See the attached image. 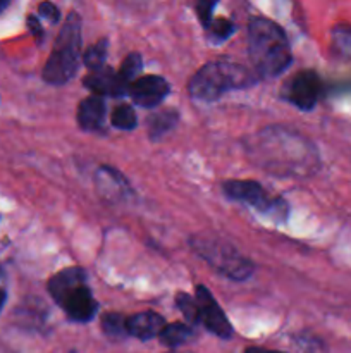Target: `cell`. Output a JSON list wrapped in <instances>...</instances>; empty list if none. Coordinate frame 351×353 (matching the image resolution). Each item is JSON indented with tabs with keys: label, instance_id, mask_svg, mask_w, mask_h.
Listing matches in <instances>:
<instances>
[{
	"label": "cell",
	"instance_id": "obj_22",
	"mask_svg": "<svg viewBox=\"0 0 351 353\" xmlns=\"http://www.w3.org/2000/svg\"><path fill=\"white\" fill-rule=\"evenodd\" d=\"M206 30L210 31V37H212L213 40L222 41V40H226V38H229L231 34L234 33V30H236V28H234V24L231 23V21L219 17V19H213Z\"/></svg>",
	"mask_w": 351,
	"mask_h": 353
},
{
	"label": "cell",
	"instance_id": "obj_4",
	"mask_svg": "<svg viewBox=\"0 0 351 353\" xmlns=\"http://www.w3.org/2000/svg\"><path fill=\"white\" fill-rule=\"evenodd\" d=\"M81 54V17L71 12L55 38L54 50L43 68V79L50 85H65L74 78Z\"/></svg>",
	"mask_w": 351,
	"mask_h": 353
},
{
	"label": "cell",
	"instance_id": "obj_3",
	"mask_svg": "<svg viewBox=\"0 0 351 353\" xmlns=\"http://www.w3.org/2000/svg\"><path fill=\"white\" fill-rule=\"evenodd\" d=\"M257 76L236 62L213 61L202 65L188 83L193 99L212 102L231 90H241L255 85Z\"/></svg>",
	"mask_w": 351,
	"mask_h": 353
},
{
	"label": "cell",
	"instance_id": "obj_28",
	"mask_svg": "<svg viewBox=\"0 0 351 353\" xmlns=\"http://www.w3.org/2000/svg\"><path fill=\"white\" fill-rule=\"evenodd\" d=\"M6 299H7V295H6V292H2V290H0V310H2V307H3V303H6Z\"/></svg>",
	"mask_w": 351,
	"mask_h": 353
},
{
	"label": "cell",
	"instance_id": "obj_12",
	"mask_svg": "<svg viewBox=\"0 0 351 353\" xmlns=\"http://www.w3.org/2000/svg\"><path fill=\"white\" fill-rule=\"evenodd\" d=\"M83 285H86L85 271L81 268H67L48 281V293L58 305H62V302Z\"/></svg>",
	"mask_w": 351,
	"mask_h": 353
},
{
	"label": "cell",
	"instance_id": "obj_7",
	"mask_svg": "<svg viewBox=\"0 0 351 353\" xmlns=\"http://www.w3.org/2000/svg\"><path fill=\"white\" fill-rule=\"evenodd\" d=\"M320 93H322V81L313 71L298 72L286 83L282 90L284 99L301 110H312L319 102Z\"/></svg>",
	"mask_w": 351,
	"mask_h": 353
},
{
	"label": "cell",
	"instance_id": "obj_27",
	"mask_svg": "<svg viewBox=\"0 0 351 353\" xmlns=\"http://www.w3.org/2000/svg\"><path fill=\"white\" fill-rule=\"evenodd\" d=\"M9 3H10V0H0V12H3V10L7 9V7H9Z\"/></svg>",
	"mask_w": 351,
	"mask_h": 353
},
{
	"label": "cell",
	"instance_id": "obj_18",
	"mask_svg": "<svg viewBox=\"0 0 351 353\" xmlns=\"http://www.w3.org/2000/svg\"><path fill=\"white\" fill-rule=\"evenodd\" d=\"M110 121H112V126H116L117 130H134L136 128V112H134V109L131 105L123 103V105H117L114 109Z\"/></svg>",
	"mask_w": 351,
	"mask_h": 353
},
{
	"label": "cell",
	"instance_id": "obj_10",
	"mask_svg": "<svg viewBox=\"0 0 351 353\" xmlns=\"http://www.w3.org/2000/svg\"><path fill=\"white\" fill-rule=\"evenodd\" d=\"M85 86L96 97H123L129 90V85L120 78L119 72L105 65L89 72L85 78Z\"/></svg>",
	"mask_w": 351,
	"mask_h": 353
},
{
	"label": "cell",
	"instance_id": "obj_14",
	"mask_svg": "<svg viewBox=\"0 0 351 353\" xmlns=\"http://www.w3.org/2000/svg\"><path fill=\"white\" fill-rule=\"evenodd\" d=\"M105 121V102L102 97L92 95L78 105V124L85 131H100Z\"/></svg>",
	"mask_w": 351,
	"mask_h": 353
},
{
	"label": "cell",
	"instance_id": "obj_16",
	"mask_svg": "<svg viewBox=\"0 0 351 353\" xmlns=\"http://www.w3.org/2000/svg\"><path fill=\"white\" fill-rule=\"evenodd\" d=\"M191 336H193L191 327L186 326V324L182 323L165 324L164 330H162L160 334H158L162 343L167 345V347H179V345L186 343Z\"/></svg>",
	"mask_w": 351,
	"mask_h": 353
},
{
	"label": "cell",
	"instance_id": "obj_21",
	"mask_svg": "<svg viewBox=\"0 0 351 353\" xmlns=\"http://www.w3.org/2000/svg\"><path fill=\"white\" fill-rule=\"evenodd\" d=\"M176 305H178V309L181 310L182 316H184L189 323H200V309L196 299L193 300L188 293H178V295H176Z\"/></svg>",
	"mask_w": 351,
	"mask_h": 353
},
{
	"label": "cell",
	"instance_id": "obj_25",
	"mask_svg": "<svg viewBox=\"0 0 351 353\" xmlns=\"http://www.w3.org/2000/svg\"><path fill=\"white\" fill-rule=\"evenodd\" d=\"M28 26H30V31L34 34L36 40H41V38H43V28H41L40 21H38L36 17L34 16L28 17Z\"/></svg>",
	"mask_w": 351,
	"mask_h": 353
},
{
	"label": "cell",
	"instance_id": "obj_30",
	"mask_svg": "<svg viewBox=\"0 0 351 353\" xmlns=\"http://www.w3.org/2000/svg\"><path fill=\"white\" fill-rule=\"evenodd\" d=\"M169 353H179V352H169Z\"/></svg>",
	"mask_w": 351,
	"mask_h": 353
},
{
	"label": "cell",
	"instance_id": "obj_5",
	"mask_svg": "<svg viewBox=\"0 0 351 353\" xmlns=\"http://www.w3.org/2000/svg\"><path fill=\"white\" fill-rule=\"evenodd\" d=\"M189 245L206 264L234 281H244L253 274V262L220 238L191 236Z\"/></svg>",
	"mask_w": 351,
	"mask_h": 353
},
{
	"label": "cell",
	"instance_id": "obj_29",
	"mask_svg": "<svg viewBox=\"0 0 351 353\" xmlns=\"http://www.w3.org/2000/svg\"><path fill=\"white\" fill-rule=\"evenodd\" d=\"M2 274H3V271H2V268H0V278H2Z\"/></svg>",
	"mask_w": 351,
	"mask_h": 353
},
{
	"label": "cell",
	"instance_id": "obj_11",
	"mask_svg": "<svg viewBox=\"0 0 351 353\" xmlns=\"http://www.w3.org/2000/svg\"><path fill=\"white\" fill-rule=\"evenodd\" d=\"M61 307L64 309V312L67 314L69 319L76 321V323H88L96 312V302L86 285L76 288L74 292L62 302Z\"/></svg>",
	"mask_w": 351,
	"mask_h": 353
},
{
	"label": "cell",
	"instance_id": "obj_13",
	"mask_svg": "<svg viewBox=\"0 0 351 353\" xmlns=\"http://www.w3.org/2000/svg\"><path fill=\"white\" fill-rule=\"evenodd\" d=\"M127 334L138 338V340H151V338L158 336L160 331L164 330L165 321L164 317L158 316L157 312H140L126 319Z\"/></svg>",
	"mask_w": 351,
	"mask_h": 353
},
{
	"label": "cell",
	"instance_id": "obj_19",
	"mask_svg": "<svg viewBox=\"0 0 351 353\" xmlns=\"http://www.w3.org/2000/svg\"><path fill=\"white\" fill-rule=\"evenodd\" d=\"M102 327L103 331H105V334H109L110 338L127 336L126 317H123L120 314H116V312L105 314V316L102 317Z\"/></svg>",
	"mask_w": 351,
	"mask_h": 353
},
{
	"label": "cell",
	"instance_id": "obj_1",
	"mask_svg": "<svg viewBox=\"0 0 351 353\" xmlns=\"http://www.w3.org/2000/svg\"><path fill=\"white\" fill-rule=\"evenodd\" d=\"M255 165L275 176H312L319 168L315 147L291 128L268 126L246 141Z\"/></svg>",
	"mask_w": 351,
	"mask_h": 353
},
{
	"label": "cell",
	"instance_id": "obj_9",
	"mask_svg": "<svg viewBox=\"0 0 351 353\" xmlns=\"http://www.w3.org/2000/svg\"><path fill=\"white\" fill-rule=\"evenodd\" d=\"M169 83L160 76H143L129 85V95L136 105L151 109L162 103V100L169 95Z\"/></svg>",
	"mask_w": 351,
	"mask_h": 353
},
{
	"label": "cell",
	"instance_id": "obj_2",
	"mask_svg": "<svg viewBox=\"0 0 351 353\" xmlns=\"http://www.w3.org/2000/svg\"><path fill=\"white\" fill-rule=\"evenodd\" d=\"M248 52L251 64L262 78H275L289 68L291 47L279 24L265 17H253L248 26Z\"/></svg>",
	"mask_w": 351,
	"mask_h": 353
},
{
	"label": "cell",
	"instance_id": "obj_24",
	"mask_svg": "<svg viewBox=\"0 0 351 353\" xmlns=\"http://www.w3.org/2000/svg\"><path fill=\"white\" fill-rule=\"evenodd\" d=\"M38 14L50 21V23H58V19H61V10L52 2H41L38 6Z\"/></svg>",
	"mask_w": 351,
	"mask_h": 353
},
{
	"label": "cell",
	"instance_id": "obj_17",
	"mask_svg": "<svg viewBox=\"0 0 351 353\" xmlns=\"http://www.w3.org/2000/svg\"><path fill=\"white\" fill-rule=\"evenodd\" d=\"M107 48H109V41H107V38H102V40L96 41L95 45H92V47L85 52L83 62H85V65L89 71H96V69H102L103 65H105Z\"/></svg>",
	"mask_w": 351,
	"mask_h": 353
},
{
	"label": "cell",
	"instance_id": "obj_8",
	"mask_svg": "<svg viewBox=\"0 0 351 353\" xmlns=\"http://www.w3.org/2000/svg\"><path fill=\"white\" fill-rule=\"evenodd\" d=\"M196 302L200 309V323L215 336L229 340L233 336V326L206 286H196Z\"/></svg>",
	"mask_w": 351,
	"mask_h": 353
},
{
	"label": "cell",
	"instance_id": "obj_15",
	"mask_svg": "<svg viewBox=\"0 0 351 353\" xmlns=\"http://www.w3.org/2000/svg\"><path fill=\"white\" fill-rule=\"evenodd\" d=\"M176 123H178V112L176 110H158L148 119V134H150L151 140H158L164 134H167L176 126Z\"/></svg>",
	"mask_w": 351,
	"mask_h": 353
},
{
	"label": "cell",
	"instance_id": "obj_26",
	"mask_svg": "<svg viewBox=\"0 0 351 353\" xmlns=\"http://www.w3.org/2000/svg\"><path fill=\"white\" fill-rule=\"evenodd\" d=\"M244 353H284V352H277V350H267V348H248Z\"/></svg>",
	"mask_w": 351,
	"mask_h": 353
},
{
	"label": "cell",
	"instance_id": "obj_6",
	"mask_svg": "<svg viewBox=\"0 0 351 353\" xmlns=\"http://www.w3.org/2000/svg\"><path fill=\"white\" fill-rule=\"evenodd\" d=\"M224 193L236 202H243L272 219L288 217V203L279 196H270L267 190L251 179H231L222 185Z\"/></svg>",
	"mask_w": 351,
	"mask_h": 353
},
{
	"label": "cell",
	"instance_id": "obj_23",
	"mask_svg": "<svg viewBox=\"0 0 351 353\" xmlns=\"http://www.w3.org/2000/svg\"><path fill=\"white\" fill-rule=\"evenodd\" d=\"M217 2L219 0H196L195 9L203 28H209L213 21V9H215Z\"/></svg>",
	"mask_w": 351,
	"mask_h": 353
},
{
	"label": "cell",
	"instance_id": "obj_20",
	"mask_svg": "<svg viewBox=\"0 0 351 353\" xmlns=\"http://www.w3.org/2000/svg\"><path fill=\"white\" fill-rule=\"evenodd\" d=\"M141 69H143V59H141L140 54L133 52V54H129L126 59H124L123 65H120L119 76L127 83V85H131V83L136 81Z\"/></svg>",
	"mask_w": 351,
	"mask_h": 353
}]
</instances>
